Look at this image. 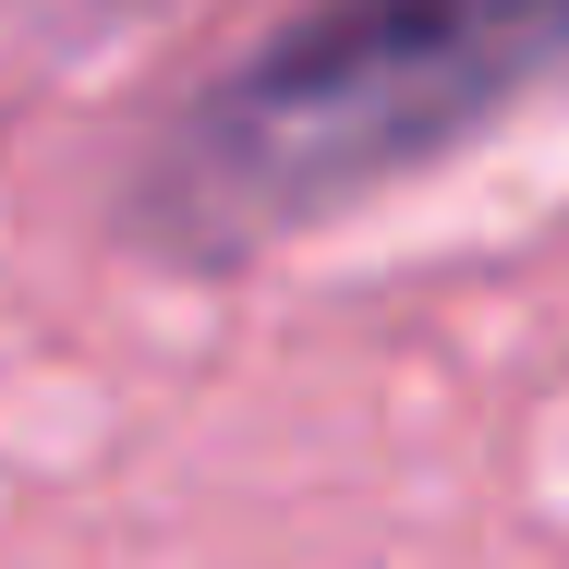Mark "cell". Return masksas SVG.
<instances>
[{"label": "cell", "mask_w": 569, "mask_h": 569, "mask_svg": "<svg viewBox=\"0 0 569 569\" xmlns=\"http://www.w3.org/2000/svg\"><path fill=\"white\" fill-rule=\"evenodd\" d=\"M546 73H569V0H340L207 98L170 194L207 230H291L425 170Z\"/></svg>", "instance_id": "obj_1"}]
</instances>
